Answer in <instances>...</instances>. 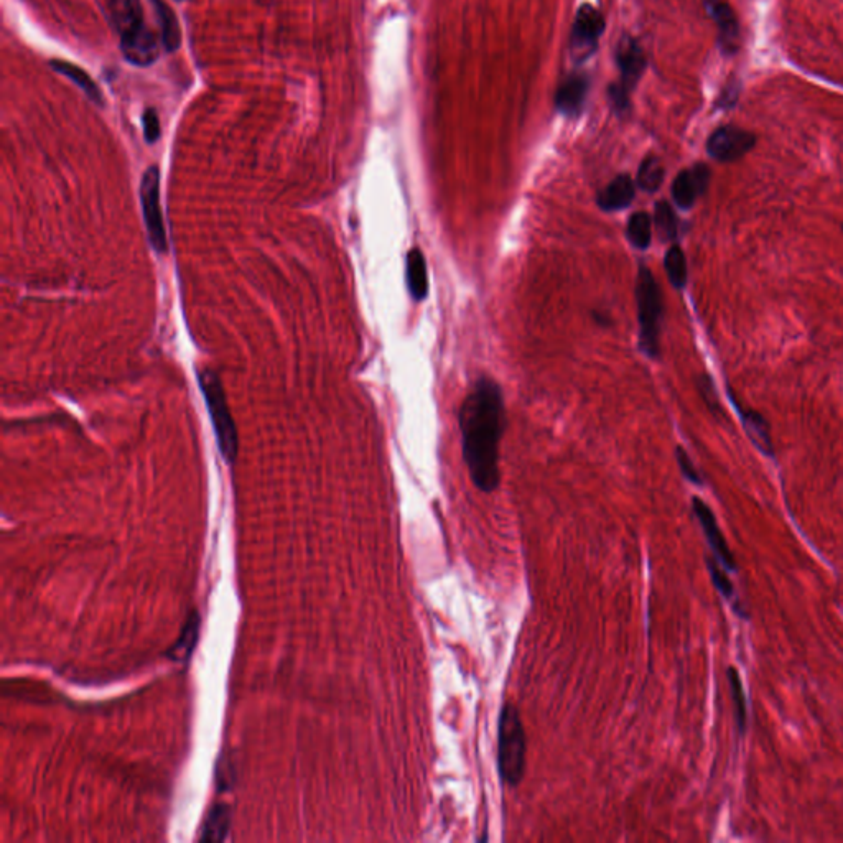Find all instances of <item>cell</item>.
Instances as JSON below:
<instances>
[{
  "label": "cell",
  "mask_w": 843,
  "mask_h": 843,
  "mask_svg": "<svg viewBox=\"0 0 843 843\" xmlns=\"http://www.w3.org/2000/svg\"><path fill=\"white\" fill-rule=\"evenodd\" d=\"M463 458L478 490H498L499 442L506 429L503 392L496 382L480 378L468 392L460 409Z\"/></svg>",
  "instance_id": "obj_1"
},
{
  "label": "cell",
  "mask_w": 843,
  "mask_h": 843,
  "mask_svg": "<svg viewBox=\"0 0 843 843\" xmlns=\"http://www.w3.org/2000/svg\"><path fill=\"white\" fill-rule=\"evenodd\" d=\"M526 730L521 712L513 704H504L498 722L499 778L509 788H516L526 773Z\"/></svg>",
  "instance_id": "obj_2"
},
{
  "label": "cell",
  "mask_w": 843,
  "mask_h": 843,
  "mask_svg": "<svg viewBox=\"0 0 843 843\" xmlns=\"http://www.w3.org/2000/svg\"><path fill=\"white\" fill-rule=\"evenodd\" d=\"M636 303L639 317V346L646 356H659L661 336L662 295L656 277L648 266L639 267L636 280Z\"/></svg>",
  "instance_id": "obj_3"
},
{
  "label": "cell",
  "mask_w": 843,
  "mask_h": 843,
  "mask_svg": "<svg viewBox=\"0 0 843 843\" xmlns=\"http://www.w3.org/2000/svg\"><path fill=\"white\" fill-rule=\"evenodd\" d=\"M201 392L205 397L206 406L210 410L211 422L215 427L216 440H218L219 452L223 455L224 460L228 463H233L238 457L239 438L238 430L234 425L233 415L229 410L228 399H226V392H224L221 381L216 376L215 371L211 369H203L200 376Z\"/></svg>",
  "instance_id": "obj_4"
},
{
  "label": "cell",
  "mask_w": 843,
  "mask_h": 843,
  "mask_svg": "<svg viewBox=\"0 0 843 843\" xmlns=\"http://www.w3.org/2000/svg\"><path fill=\"white\" fill-rule=\"evenodd\" d=\"M140 201H142L150 244L155 251L164 254L167 252V233H165L164 215L160 208V170L155 165L147 168L142 177Z\"/></svg>",
  "instance_id": "obj_5"
},
{
  "label": "cell",
  "mask_w": 843,
  "mask_h": 843,
  "mask_svg": "<svg viewBox=\"0 0 843 843\" xmlns=\"http://www.w3.org/2000/svg\"><path fill=\"white\" fill-rule=\"evenodd\" d=\"M605 17L593 5L583 4L578 9L572 28V55L585 61L597 52L598 40L605 32Z\"/></svg>",
  "instance_id": "obj_6"
},
{
  "label": "cell",
  "mask_w": 843,
  "mask_h": 843,
  "mask_svg": "<svg viewBox=\"0 0 843 843\" xmlns=\"http://www.w3.org/2000/svg\"><path fill=\"white\" fill-rule=\"evenodd\" d=\"M755 144L756 137L751 132L736 126H723L708 137L707 152L718 162H735L748 154Z\"/></svg>",
  "instance_id": "obj_7"
},
{
  "label": "cell",
  "mask_w": 843,
  "mask_h": 843,
  "mask_svg": "<svg viewBox=\"0 0 843 843\" xmlns=\"http://www.w3.org/2000/svg\"><path fill=\"white\" fill-rule=\"evenodd\" d=\"M692 508H694L695 516L699 519L700 526L704 529L705 537H707L708 544L712 547L713 554L717 557L718 562L722 564L723 569L735 570V557H733L732 550L723 537L722 529L718 526L717 517L713 514L712 509L708 508L707 504L700 498L692 499Z\"/></svg>",
  "instance_id": "obj_8"
},
{
  "label": "cell",
  "mask_w": 843,
  "mask_h": 843,
  "mask_svg": "<svg viewBox=\"0 0 843 843\" xmlns=\"http://www.w3.org/2000/svg\"><path fill=\"white\" fill-rule=\"evenodd\" d=\"M710 183L707 165L697 164L677 175L672 183V198L682 210H690L699 196L704 195Z\"/></svg>",
  "instance_id": "obj_9"
},
{
  "label": "cell",
  "mask_w": 843,
  "mask_h": 843,
  "mask_svg": "<svg viewBox=\"0 0 843 843\" xmlns=\"http://www.w3.org/2000/svg\"><path fill=\"white\" fill-rule=\"evenodd\" d=\"M122 56L132 65H154L159 60V38L147 25L121 38Z\"/></svg>",
  "instance_id": "obj_10"
},
{
  "label": "cell",
  "mask_w": 843,
  "mask_h": 843,
  "mask_svg": "<svg viewBox=\"0 0 843 843\" xmlns=\"http://www.w3.org/2000/svg\"><path fill=\"white\" fill-rule=\"evenodd\" d=\"M616 63L620 68L621 81L628 91H633L638 84L639 78L646 70V56L639 47V43L633 37L625 35L621 37L616 47Z\"/></svg>",
  "instance_id": "obj_11"
},
{
  "label": "cell",
  "mask_w": 843,
  "mask_h": 843,
  "mask_svg": "<svg viewBox=\"0 0 843 843\" xmlns=\"http://www.w3.org/2000/svg\"><path fill=\"white\" fill-rule=\"evenodd\" d=\"M708 14L718 27V43L722 47L723 55H733L738 50L740 27L735 12L725 0H705Z\"/></svg>",
  "instance_id": "obj_12"
},
{
  "label": "cell",
  "mask_w": 843,
  "mask_h": 843,
  "mask_svg": "<svg viewBox=\"0 0 843 843\" xmlns=\"http://www.w3.org/2000/svg\"><path fill=\"white\" fill-rule=\"evenodd\" d=\"M108 19L119 38L147 25L140 0H108Z\"/></svg>",
  "instance_id": "obj_13"
},
{
  "label": "cell",
  "mask_w": 843,
  "mask_h": 843,
  "mask_svg": "<svg viewBox=\"0 0 843 843\" xmlns=\"http://www.w3.org/2000/svg\"><path fill=\"white\" fill-rule=\"evenodd\" d=\"M588 94V78L582 73L567 76L555 94V106L564 116L577 117Z\"/></svg>",
  "instance_id": "obj_14"
},
{
  "label": "cell",
  "mask_w": 843,
  "mask_h": 843,
  "mask_svg": "<svg viewBox=\"0 0 843 843\" xmlns=\"http://www.w3.org/2000/svg\"><path fill=\"white\" fill-rule=\"evenodd\" d=\"M636 187L629 175H618L613 182L600 191L597 203L603 211H620L633 203Z\"/></svg>",
  "instance_id": "obj_15"
},
{
  "label": "cell",
  "mask_w": 843,
  "mask_h": 843,
  "mask_svg": "<svg viewBox=\"0 0 843 843\" xmlns=\"http://www.w3.org/2000/svg\"><path fill=\"white\" fill-rule=\"evenodd\" d=\"M155 10V17L160 27V42L167 53L177 52L182 45V28L178 24L177 15L165 0H150Z\"/></svg>",
  "instance_id": "obj_16"
},
{
  "label": "cell",
  "mask_w": 843,
  "mask_h": 843,
  "mask_svg": "<svg viewBox=\"0 0 843 843\" xmlns=\"http://www.w3.org/2000/svg\"><path fill=\"white\" fill-rule=\"evenodd\" d=\"M50 66L58 75L65 76L71 83H75L88 96L89 101H93L94 104H98L99 108H103L104 98L101 89L81 66H76L75 63L65 60H52Z\"/></svg>",
  "instance_id": "obj_17"
},
{
  "label": "cell",
  "mask_w": 843,
  "mask_h": 843,
  "mask_svg": "<svg viewBox=\"0 0 843 843\" xmlns=\"http://www.w3.org/2000/svg\"><path fill=\"white\" fill-rule=\"evenodd\" d=\"M406 279L412 299L422 302L429 294V277L424 254L417 247L407 254Z\"/></svg>",
  "instance_id": "obj_18"
},
{
  "label": "cell",
  "mask_w": 843,
  "mask_h": 843,
  "mask_svg": "<svg viewBox=\"0 0 843 843\" xmlns=\"http://www.w3.org/2000/svg\"><path fill=\"white\" fill-rule=\"evenodd\" d=\"M233 812L228 804H216L201 827V842H223L228 839Z\"/></svg>",
  "instance_id": "obj_19"
},
{
  "label": "cell",
  "mask_w": 843,
  "mask_h": 843,
  "mask_svg": "<svg viewBox=\"0 0 843 843\" xmlns=\"http://www.w3.org/2000/svg\"><path fill=\"white\" fill-rule=\"evenodd\" d=\"M741 420H743L746 434L750 437L751 442L755 443V447L764 455L773 457V443H771V435H769L768 422L763 415L741 410Z\"/></svg>",
  "instance_id": "obj_20"
},
{
  "label": "cell",
  "mask_w": 843,
  "mask_h": 843,
  "mask_svg": "<svg viewBox=\"0 0 843 843\" xmlns=\"http://www.w3.org/2000/svg\"><path fill=\"white\" fill-rule=\"evenodd\" d=\"M200 628V613L193 611L187 623L183 626L180 638H178L177 643H175L172 651H170V657H172L173 661H185V659L191 656L196 643H198V639H200Z\"/></svg>",
  "instance_id": "obj_21"
},
{
  "label": "cell",
  "mask_w": 843,
  "mask_h": 843,
  "mask_svg": "<svg viewBox=\"0 0 843 843\" xmlns=\"http://www.w3.org/2000/svg\"><path fill=\"white\" fill-rule=\"evenodd\" d=\"M654 224H656L659 238L664 243L676 241L677 236H679V219H677L676 213L667 201L657 203L656 211H654Z\"/></svg>",
  "instance_id": "obj_22"
},
{
  "label": "cell",
  "mask_w": 843,
  "mask_h": 843,
  "mask_svg": "<svg viewBox=\"0 0 843 843\" xmlns=\"http://www.w3.org/2000/svg\"><path fill=\"white\" fill-rule=\"evenodd\" d=\"M629 243L633 244L636 249H648L653 238V219L648 213H634L629 218L628 228H626Z\"/></svg>",
  "instance_id": "obj_23"
},
{
  "label": "cell",
  "mask_w": 843,
  "mask_h": 843,
  "mask_svg": "<svg viewBox=\"0 0 843 843\" xmlns=\"http://www.w3.org/2000/svg\"><path fill=\"white\" fill-rule=\"evenodd\" d=\"M664 173L666 172H664L661 160L651 155L648 159L643 160V164L639 165L636 185L646 193H654L661 188L662 182H664Z\"/></svg>",
  "instance_id": "obj_24"
},
{
  "label": "cell",
  "mask_w": 843,
  "mask_h": 843,
  "mask_svg": "<svg viewBox=\"0 0 843 843\" xmlns=\"http://www.w3.org/2000/svg\"><path fill=\"white\" fill-rule=\"evenodd\" d=\"M664 266H666L667 277L672 287L684 289L687 284V261H685L684 251L676 244L669 247V251L666 252Z\"/></svg>",
  "instance_id": "obj_25"
},
{
  "label": "cell",
  "mask_w": 843,
  "mask_h": 843,
  "mask_svg": "<svg viewBox=\"0 0 843 843\" xmlns=\"http://www.w3.org/2000/svg\"><path fill=\"white\" fill-rule=\"evenodd\" d=\"M727 676L728 682H730V689H732L736 727H738V730H740L741 733H745L748 715H746V697L745 690H743V684H741V677L740 674L736 672V669H733V667L728 669Z\"/></svg>",
  "instance_id": "obj_26"
},
{
  "label": "cell",
  "mask_w": 843,
  "mask_h": 843,
  "mask_svg": "<svg viewBox=\"0 0 843 843\" xmlns=\"http://www.w3.org/2000/svg\"><path fill=\"white\" fill-rule=\"evenodd\" d=\"M707 567L708 572H710V577H712L713 585H715L718 592L722 593L723 597L732 598L733 583L732 580L728 578L727 573H725V569H722V565H718L717 560H713L708 557Z\"/></svg>",
  "instance_id": "obj_27"
},
{
  "label": "cell",
  "mask_w": 843,
  "mask_h": 843,
  "mask_svg": "<svg viewBox=\"0 0 843 843\" xmlns=\"http://www.w3.org/2000/svg\"><path fill=\"white\" fill-rule=\"evenodd\" d=\"M142 124H144V137L147 144H155L162 136V126H160L159 114L154 108L145 109L142 114Z\"/></svg>",
  "instance_id": "obj_28"
},
{
  "label": "cell",
  "mask_w": 843,
  "mask_h": 843,
  "mask_svg": "<svg viewBox=\"0 0 843 843\" xmlns=\"http://www.w3.org/2000/svg\"><path fill=\"white\" fill-rule=\"evenodd\" d=\"M629 94L631 91L623 86L621 83L611 84L608 88V96H610L611 106L616 114L623 116L629 109Z\"/></svg>",
  "instance_id": "obj_29"
},
{
  "label": "cell",
  "mask_w": 843,
  "mask_h": 843,
  "mask_svg": "<svg viewBox=\"0 0 843 843\" xmlns=\"http://www.w3.org/2000/svg\"><path fill=\"white\" fill-rule=\"evenodd\" d=\"M676 455L682 475H684L690 483H694V485H702L704 481L700 478L699 471L695 470L694 463H692V460H690V457L687 455L684 448L677 447Z\"/></svg>",
  "instance_id": "obj_30"
},
{
  "label": "cell",
  "mask_w": 843,
  "mask_h": 843,
  "mask_svg": "<svg viewBox=\"0 0 843 843\" xmlns=\"http://www.w3.org/2000/svg\"><path fill=\"white\" fill-rule=\"evenodd\" d=\"M738 88H736L735 83L728 84L725 91H723L722 98L718 101V106L720 108H733V104L736 103V99H738Z\"/></svg>",
  "instance_id": "obj_31"
},
{
  "label": "cell",
  "mask_w": 843,
  "mask_h": 843,
  "mask_svg": "<svg viewBox=\"0 0 843 843\" xmlns=\"http://www.w3.org/2000/svg\"><path fill=\"white\" fill-rule=\"evenodd\" d=\"M178 2H183V0H178Z\"/></svg>",
  "instance_id": "obj_32"
}]
</instances>
